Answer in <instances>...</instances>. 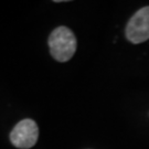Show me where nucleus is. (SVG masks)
Returning a JSON list of instances; mask_svg holds the SVG:
<instances>
[{
	"mask_svg": "<svg viewBox=\"0 0 149 149\" xmlns=\"http://www.w3.org/2000/svg\"><path fill=\"white\" fill-rule=\"evenodd\" d=\"M50 53L59 62L69 61L76 51V38L66 27L54 29L49 37Z\"/></svg>",
	"mask_w": 149,
	"mask_h": 149,
	"instance_id": "1",
	"label": "nucleus"
},
{
	"mask_svg": "<svg viewBox=\"0 0 149 149\" xmlns=\"http://www.w3.org/2000/svg\"><path fill=\"white\" fill-rule=\"evenodd\" d=\"M39 128L37 123L32 119H22L17 124L10 134V140L17 148L28 149L37 144Z\"/></svg>",
	"mask_w": 149,
	"mask_h": 149,
	"instance_id": "2",
	"label": "nucleus"
},
{
	"mask_svg": "<svg viewBox=\"0 0 149 149\" xmlns=\"http://www.w3.org/2000/svg\"><path fill=\"white\" fill-rule=\"evenodd\" d=\"M126 37L132 43H141L149 39V7L138 10L129 20Z\"/></svg>",
	"mask_w": 149,
	"mask_h": 149,
	"instance_id": "3",
	"label": "nucleus"
}]
</instances>
